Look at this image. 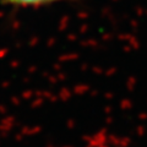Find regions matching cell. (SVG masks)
I'll return each instance as SVG.
<instances>
[{
  "instance_id": "1",
  "label": "cell",
  "mask_w": 147,
  "mask_h": 147,
  "mask_svg": "<svg viewBox=\"0 0 147 147\" xmlns=\"http://www.w3.org/2000/svg\"><path fill=\"white\" fill-rule=\"evenodd\" d=\"M3 1L16 6H44L59 1H64V0H3Z\"/></svg>"
}]
</instances>
